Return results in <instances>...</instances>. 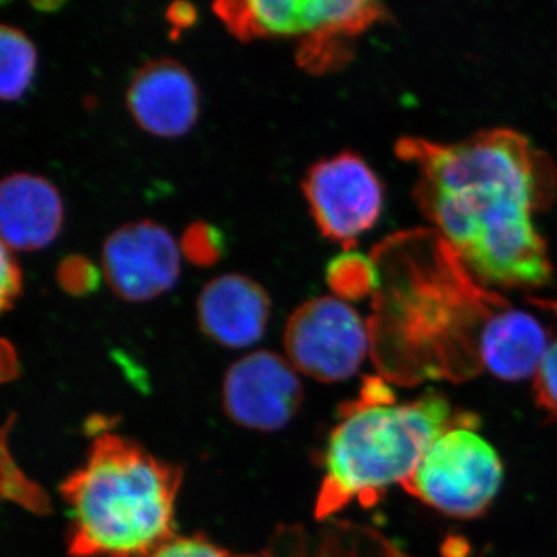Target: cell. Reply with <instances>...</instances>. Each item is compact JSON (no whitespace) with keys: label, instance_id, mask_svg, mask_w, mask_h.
Returning <instances> with one entry per match:
<instances>
[{"label":"cell","instance_id":"5bb4252c","mask_svg":"<svg viewBox=\"0 0 557 557\" xmlns=\"http://www.w3.org/2000/svg\"><path fill=\"white\" fill-rule=\"evenodd\" d=\"M548 343L549 333L536 317L508 304L487 329L485 372L511 383L534 379Z\"/></svg>","mask_w":557,"mask_h":557},{"label":"cell","instance_id":"52a82bcc","mask_svg":"<svg viewBox=\"0 0 557 557\" xmlns=\"http://www.w3.org/2000/svg\"><path fill=\"white\" fill-rule=\"evenodd\" d=\"M302 190L319 233L338 242L346 251L375 226L383 212L379 175L351 150L314 163L304 178Z\"/></svg>","mask_w":557,"mask_h":557},{"label":"cell","instance_id":"7402d4cb","mask_svg":"<svg viewBox=\"0 0 557 557\" xmlns=\"http://www.w3.org/2000/svg\"><path fill=\"white\" fill-rule=\"evenodd\" d=\"M22 271L13 258V251H10L5 245H2V282H0V300H2V310L7 311L13 307L14 300L20 298L22 293Z\"/></svg>","mask_w":557,"mask_h":557},{"label":"cell","instance_id":"30bf717a","mask_svg":"<svg viewBox=\"0 0 557 557\" xmlns=\"http://www.w3.org/2000/svg\"><path fill=\"white\" fill-rule=\"evenodd\" d=\"M132 119L150 135L178 138L196 126L200 112L196 81L178 61L163 58L143 65L126 91Z\"/></svg>","mask_w":557,"mask_h":557},{"label":"cell","instance_id":"2e32d148","mask_svg":"<svg viewBox=\"0 0 557 557\" xmlns=\"http://www.w3.org/2000/svg\"><path fill=\"white\" fill-rule=\"evenodd\" d=\"M376 282L375 263L358 252H343L329 263L327 284L336 298L357 300L373 296Z\"/></svg>","mask_w":557,"mask_h":557},{"label":"cell","instance_id":"3957f363","mask_svg":"<svg viewBox=\"0 0 557 557\" xmlns=\"http://www.w3.org/2000/svg\"><path fill=\"white\" fill-rule=\"evenodd\" d=\"M183 469L134 440L101 432L62 482L70 557H148L175 537Z\"/></svg>","mask_w":557,"mask_h":557},{"label":"cell","instance_id":"ac0fdd59","mask_svg":"<svg viewBox=\"0 0 557 557\" xmlns=\"http://www.w3.org/2000/svg\"><path fill=\"white\" fill-rule=\"evenodd\" d=\"M528 302L544 310L555 322V329L549 333L547 351L533 379V392L539 409L552 418H557V300L530 298Z\"/></svg>","mask_w":557,"mask_h":557},{"label":"cell","instance_id":"5b68a950","mask_svg":"<svg viewBox=\"0 0 557 557\" xmlns=\"http://www.w3.org/2000/svg\"><path fill=\"white\" fill-rule=\"evenodd\" d=\"M472 412L432 442L406 493L456 519H475L493 505L504 482V465L494 446L478 432Z\"/></svg>","mask_w":557,"mask_h":557},{"label":"cell","instance_id":"ffe728a7","mask_svg":"<svg viewBox=\"0 0 557 557\" xmlns=\"http://www.w3.org/2000/svg\"><path fill=\"white\" fill-rule=\"evenodd\" d=\"M58 285L70 296L90 295L100 287L101 273L90 259L70 255L61 260L57 269Z\"/></svg>","mask_w":557,"mask_h":557},{"label":"cell","instance_id":"603a6c76","mask_svg":"<svg viewBox=\"0 0 557 557\" xmlns=\"http://www.w3.org/2000/svg\"><path fill=\"white\" fill-rule=\"evenodd\" d=\"M196 7L189 2H174L171 3L170 9L166 10V20L170 22L171 27L174 28V35H178V30L183 28L193 27L197 22Z\"/></svg>","mask_w":557,"mask_h":557},{"label":"cell","instance_id":"4fadbf2b","mask_svg":"<svg viewBox=\"0 0 557 557\" xmlns=\"http://www.w3.org/2000/svg\"><path fill=\"white\" fill-rule=\"evenodd\" d=\"M263 557H416L380 531L354 522L325 520L317 530L282 527Z\"/></svg>","mask_w":557,"mask_h":557},{"label":"cell","instance_id":"7a4b0ae2","mask_svg":"<svg viewBox=\"0 0 557 557\" xmlns=\"http://www.w3.org/2000/svg\"><path fill=\"white\" fill-rule=\"evenodd\" d=\"M370 259L379 277L370 357L381 379L412 387L485 372L487 329L509 302L482 285L437 231L395 234Z\"/></svg>","mask_w":557,"mask_h":557},{"label":"cell","instance_id":"ba28073f","mask_svg":"<svg viewBox=\"0 0 557 557\" xmlns=\"http://www.w3.org/2000/svg\"><path fill=\"white\" fill-rule=\"evenodd\" d=\"M296 372L288 359L273 351H252L226 372L223 410L242 428L281 431L302 406L304 388Z\"/></svg>","mask_w":557,"mask_h":557},{"label":"cell","instance_id":"7c38bea8","mask_svg":"<svg viewBox=\"0 0 557 557\" xmlns=\"http://www.w3.org/2000/svg\"><path fill=\"white\" fill-rule=\"evenodd\" d=\"M64 205L60 190L39 175L17 172L0 185V233L10 251H36L60 236Z\"/></svg>","mask_w":557,"mask_h":557},{"label":"cell","instance_id":"44dd1931","mask_svg":"<svg viewBox=\"0 0 557 557\" xmlns=\"http://www.w3.org/2000/svg\"><path fill=\"white\" fill-rule=\"evenodd\" d=\"M148 557H260L234 555L228 549L219 547L209 539L199 536H175L157 548Z\"/></svg>","mask_w":557,"mask_h":557},{"label":"cell","instance_id":"8fae6325","mask_svg":"<svg viewBox=\"0 0 557 557\" xmlns=\"http://www.w3.org/2000/svg\"><path fill=\"white\" fill-rule=\"evenodd\" d=\"M269 293L242 274L212 278L197 299L201 332L223 347L242 348L258 343L270 319Z\"/></svg>","mask_w":557,"mask_h":557},{"label":"cell","instance_id":"9c48e42d","mask_svg":"<svg viewBox=\"0 0 557 557\" xmlns=\"http://www.w3.org/2000/svg\"><path fill=\"white\" fill-rule=\"evenodd\" d=\"M102 273L110 289L129 302L156 299L180 276V248L170 231L150 220L113 231L102 247Z\"/></svg>","mask_w":557,"mask_h":557},{"label":"cell","instance_id":"d6986e66","mask_svg":"<svg viewBox=\"0 0 557 557\" xmlns=\"http://www.w3.org/2000/svg\"><path fill=\"white\" fill-rule=\"evenodd\" d=\"M182 251L194 265L211 267L225 255V237L211 223L194 222L183 234Z\"/></svg>","mask_w":557,"mask_h":557},{"label":"cell","instance_id":"cb8c5ba5","mask_svg":"<svg viewBox=\"0 0 557 557\" xmlns=\"http://www.w3.org/2000/svg\"><path fill=\"white\" fill-rule=\"evenodd\" d=\"M64 3L61 2H35L33 7L39 10L40 13H53V11L60 10Z\"/></svg>","mask_w":557,"mask_h":557},{"label":"cell","instance_id":"e0dca14e","mask_svg":"<svg viewBox=\"0 0 557 557\" xmlns=\"http://www.w3.org/2000/svg\"><path fill=\"white\" fill-rule=\"evenodd\" d=\"M355 36L344 32H319L300 40L298 64L311 73H325L347 64Z\"/></svg>","mask_w":557,"mask_h":557},{"label":"cell","instance_id":"8992f818","mask_svg":"<svg viewBox=\"0 0 557 557\" xmlns=\"http://www.w3.org/2000/svg\"><path fill=\"white\" fill-rule=\"evenodd\" d=\"M284 346L293 368L321 383L357 375L370 354L368 322L336 296L306 300L293 311Z\"/></svg>","mask_w":557,"mask_h":557},{"label":"cell","instance_id":"9a60e30c","mask_svg":"<svg viewBox=\"0 0 557 557\" xmlns=\"http://www.w3.org/2000/svg\"><path fill=\"white\" fill-rule=\"evenodd\" d=\"M38 53L35 44L20 28H0V97L17 101L30 89Z\"/></svg>","mask_w":557,"mask_h":557},{"label":"cell","instance_id":"6da1fadb","mask_svg":"<svg viewBox=\"0 0 557 557\" xmlns=\"http://www.w3.org/2000/svg\"><path fill=\"white\" fill-rule=\"evenodd\" d=\"M395 152L416 166L418 208L483 285L552 281L534 215L556 199L557 168L525 135L497 127L457 143L405 137Z\"/></svg>","mask_w":557,"mask_h":557},{"label":"cell","instance_id":"277c9868","mask_svg":"<svg viewBox=\"0 0 557 557\" xmlns=\"http://www.w3.org/2000/svg\"><path fill=\"white\" fill-rule=\"evenodd\" d=\"M465 416L437 391L397 403L387 381L368 376L330 434L314 518L325 522L354 502L370 507L405 485L432 442Z\"/></svg>","mask_w":557,"mask_h":557}]
</instances>
